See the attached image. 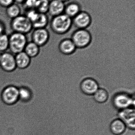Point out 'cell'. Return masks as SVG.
I'll list each match as a JSON object with an SVG mask.
<instances>
[{
    "mask_svg": "<svg viewBox=\"0 0 135 135\" xmlns=\"http://www.w3.org/2000/svg\"><path fill=\"white\" fill-rule=\"evenodd\" d=\"M110 128L113 134L115 135H120L125 132L127 127L124 123L118 118L112 122Z\"/></svg>",
    "mask_w": 135,
    "mask_h": 135,
    "instance_id": "ac0fdd59",
    "label": "cell"
},
{
    "mask_svg": "<svg viewBox=\"0 0 135 135\" xmlns=\"http://www.w3.org/2000/svg\"><path fill=\"white\" fill-rule=\"evenodd\" d=\"M65 5L60 0H50L48 13L52 17L64 13Z\"/></svg>",
    "mask_w": 135,
    "mask_h": 135,
    "instance_id": "7c38bea8",
    "label": "cell"
},
{
    "mask_svg": "<svg viewBox=\"0 0 135 135\" xmlns=\"http://www.w3.org/2000/svg\"><path fill=\"white\" fill-rule=\"evenodd\" d=\"M59 49L62 54L69 55L73 54L77 49L70 38L63 39L59 43Z\"/></svg>",
    "mask_w": 135,
    "mask_h": 135,
    "instance_id": "5bb4252c",
    "label": "cell"
},
{
    "mask_svg": "<svg viewBox=\"0 0 135 135\" xmlns=\"http://www.w3.org/2000/svg\"><path fill=\"white\" fill-rule=\"evenodd\" d=\"M30 34L28 42H33L39 47L46 43L50 37V32L47 28L33 29Z\"/></svg>",
    "mask_w": 135,
    "mask_h": 135,
    "instance_id": "8992f818",
    "label": "cell"
},
{
    "mask_svg": "<svg viewBox=\"0 0 135 135\" xmlns=\"http://www.w3.org/2000/svg\"><path fill=\"white\" fill-rule=\"evenodd\" d=\"M12 32H16L25 35L30 34L33 29L32 24L25 15H21L12 19L10 23Z\"/></svg>",
    "mask_w": 135,
    "mask_h": 135,
    "instance_id": "3957f363",
    "label": "cell"
},
{
    "mask_svg": "<svg viewBox=\"0 0 135 135\" xmlns=\"http://www.w3.org/2000/svg\"><path fill=\"white\" fill-rule=\"evenodd\" d=\"M49 17L46 13H39L36 20L32 23L33 29L46 28L49 25Z\"/></svg>",
    "mask_w": 135,
    "mask_h": 135,
    "instance_id": "e0dca14e",
    "label": "cell"
},
{
    "mask_svg": "<svg viewBox=\"0 0 135 135\" xmlns=\"http://www.w3.org/2000/svg\"><path fill=\"white\" fill-rule=\"evenodd\" d=\"M21 8L19 5L15 3H13L6 8V14L11 20L21 15Z\"/></svg>",
    "mask_w": 135,
    "mask_h": 135,
    "instance_id": "d6986e66",
    "label": "cell"
},
{
    "mask_svg": "<svg viewBox=\"0 0 135 135\" xmlns=\"http://www.w3.org/2000/svg\"><path fill=\"white\" fill-rule=\"evenodd\" d=\"M2 100L7 104H15L19 100L18 89L13 86H10L5 88L2 94Z\"/></svg>",
    "mask_w": 135,
    "mask_h": 135,
    "instance_id": "9c48e42d",
    "label": "cell"
},
{
    "mask_svg": "<svg viewBox=\"0 0 135 135\" xmlns=\"http://www.w3.org/2000/svg\"><path fill=\"white\" fill-rule=\"evenodd\" d=\"M9 47V36L6 34L0 35V51H7Z\"/></svg>",
    "mask_w": 135,
    "mask_h": 135,
    "instance_id": "603a6c76",
    "label": "cell"
},
{
    "mask_svg": "<svg viewBox=\"0 0 135 135\" xmlns=\"http://www.w3.org/2000/svg\"><path fill=\"white\" fill-rule=\"evenodd\" d=\"M15 58L17 67L21 69L27 67L31 61V58L24 51L15 55Z\"/></svg>",
    "mask_w": 135,
    "mask_h": 135,
    "instance_id": "9a60e30c",
    "label": "cell"
},
{
    "mask_svg": "<svg viewBox=\"0 0 135 135\" xmlns=\"http://www.w3.org/2000/svg\"><path fill=\"white\" fill-rule=\"evenodd\" d=\"M81 4L76 1L69 2L65 5L64 13L73 19L79 13L82 9Z\"/></svg>",
    "mask_w": 135,
    "mask_h": 135,
    "instance_id": "4fadbf2b",
    "label": "cell"
},
{
    "mask_svg": "<svg viewBox=\"0 0 135 135\" xmlns=\"http://www.w3.org/2000/svg\"><path fill=\"white\" fill-rule=\"evenodd\" d=\"M14 3L18 4H22L25 2V0H13Z\"/></svg>",
    "mask_w": 135,
    "mask_h": 135,
    "instance_id": "83f0119b",
    "label": "cell"
},
{
    "mask_svg": "<svg viewBox=\"0 0 135 135\" xmlns=\"http://www.w3.org/2000/svg\"><path fill=\"white\" fill-rule=\"evenodd\" d=\"M118 115V118L124 123L127 128L135 129V107H130L119 110Z\"/></svg>",
    "mask_w": 135,
    "mask_h": 135,
    "instance_id": "ba28073f",
    "label": "cell"
},
{
    "mask_svg": "<svg viewBox=\"0 0 135 135\" xmlns=\"http://www.w3.org/2000/svg\"><path fill=\"white\" fill-rule=\"evenodd\" d=\"M60 1H62L66 3V2H68L69 1L71 0H60Z\"/></svg>",
    "mask_w": 135,
    "mask_h": 135,
    "instance_id": "f1b7e54d",
    "label": "cell"
},
{
    "mask_svg": "<svg viewBox=\"0 0 135 135\" xmlns=\"http://www.w3.org/2000/svg\"><path fill=\"white\" fill-rule=\"evenodd\" d=\"M27 35L16 32H12L9 36V47L8 51L15 55L24 51L27 43Z\"/></svg>",
    "mask_w": 135,
    "mask_h": 135,
    "instance_id": "277c9868",
    "label": "cell"
},
{
    "mask_svg": "<svg viewBox=\"0 0 135 135\" xmlns=\"http://www.w3.org/2000/svg\"><path fill=\"white\" fill-rule=\"evenodd\" d=\"M77 48H83L88 46L92 42V35L89 29H75L71 38Z\"/></svg>",
    "mask_w": 135,
    "mask_h": 135,
    "instance_id": "5b68a950",
    "label": "cell"
},
{
    "mask_svg": "<svg viewBox=\"0 0 135 135\" xmlns=\"http://www.w3.org/2000/svg\"><path fill=\"white\" fill-rule=\"evenodd\" d=\"M115 94H109L105 89L100 87L93 95L94 100L99 104H103L108 101L110 97Z\"/></svg>",
    "mask_w": 135,
    "mask_h": 135,
    "instance_id": "2e32d148",
    "label": "cell"
},
{
    "mask_svg": "<svg viewBox=\"0 0 135 135\" xmlns=\"http://www.w3.org/2000/svg\"><path fill=\"white\" fill-rule=\"evenodd\" d=\"M25 12L24 15L31 21V23L36 20L39 13L34 9L25 10Z\"/></svg>",
    "mask_w": 135,
    "mask_h": 135,
    "instance_id": "cb8c5ba5",
    "label": "cell"
},
{
    "mask_svg": "<svg viewBox=\"0 0 135 135\" xmlns=\"http://www.w3.org/2000/svg\"><path fill=\"white\" fill-rule=\"evenodd\" d=\"M4 33L7 34L6 25L2 21L0 20V35Z\"/></svg>",
    "mask_w": 135,
    "mask_h": 135,
    "instance_id": "4316f807",
    "label": "cell"
},
{
    "mask_svg": "<svg viewBox=\"0 0 135 135\" xmlns=\"http://www.w3.org/2000/svg\"><path fill=\"white\" fill-rule=\"evenodd\" d=\"M100 87L98 82L91 78H85L82 81L80 85L82 92L89 96H93Z\"/></svg>",
    "mask_w": 135,
    "mask_h": 135,
    "instance_id": "30bf717a",
    "label": "cell"
},
{
    "mask_svg": "<svg viewBox=\"0 0 135 135\" xmlns=\"http://www.w3.org/2000/svg\"><path fill=\"white\" fill-rule=\"evenodd\" d=\"M37 1L38 0H25L22 5L25 10L33 9H35Z\"/></svg>",
    "mask_w": 135,
    "mask_h": 135,
    "instance_id": "d4e9b609",
    "label": "cell"
},
{
    "mask_svg": "<svg viewBox=\"0 0 135 135\" xmlns=\"http://www.w3.org/2000/svg\"><path fill=\"white\" fill-rule=\"evenodd\" d=\"M19 99L24 102H28L32 98L31 91L26 87H21L18 89Z\"/></svg>",
    "mask_w": 135,
    "mask_h": 135,
    "instance_id": "44dd1931",
    "label": "cell"
},
{
    "mask_svg": "<svg viewBox=\"0 0 135 135\" xmlns=\"http://www.w3.org/2000/svg\"><path fill=\"white\" fill-rule=\"evenodd\" d=\"M49 2L50 0H38L35 9L40 13L47 14Z\"/></svg>",
    "mask_w": 135,
    "mask_h": 135,
    "instance_id": "7402d4cb",
    "label": "cell"
},
{
    "mask_svg": "<svg viewBox=\"0 0 135 135\" xmlns=\"http://www.w3.org/2000/svg\"><path fill=\"white\" fill-rule=\"evenodd\" d=\"M0 65L6 71H11L17 68L15 55L9 51L3 52L0 60Z\"/></svg>",
    "mask_w": 135,
    "mask_h": 135,
    "instance_id": "8fae6325",
    "label": "cell"
},
{
    "mask_svg": "<svg viewBox=\"0 0 135 135\" xmlns=\"http://www.w3.org/2000/svg\"><path fill=\"white\" fill-rule=\"evenodd\" d=\"M50 30L55 34L63 35L69 32L73 27L72 19L63 13L52 17L49 24Z\"/></svg>",
    "mask_w": 135,
    "mask_h": 135,
    "instance_id": "6da1fadb",
    "label": "cell"
},
{
    "mask_svg": "<svg viewBox=\"0 0 135 135\" xmlns=\"http://www.w3.org/2000/svg\"><path fill=\"white\" fill-rule=\"evenodd\" d=\"M3 52H1L0 51V60H1V57L2 55V54Z\"/></svg>",
    "mask_w": 135,
    "mask_h": 135,
    "instance_id": "f546056e",
    "label": "cell"
},
{
    "mask_svg": "<svg viewBox=\"0 0 135 135\" xmlns=\"http://www.w3.org/2000/svg\"><path fill=\"white\" fill-rule=\"evenodd\" d=\"M72 21L76 29H88L92 25V19L88 12L82 10L72 19Z\"/></svg>",
    "mask_w": 135,
    "mask_h": 135,
    "instance_id": "52a82bcc",
    "label": "cell"
},
{
    "mask_svg": "<svg viewBox=\"0 0 135 135\" xmlns=\"http://www.w3.org/2000/svg\"><path fill=\"white\" fill-rule=\"evenodd\" d=\"M111 100L113 106L118 111L130 107H135V94L121 91L115 94Z\"/></svg>",
    "mask_w": 135,
    "mask_h": 135,
    "instance_id": "7a4b0ae2",
    "label": "cell"
},
{
    "mask_svg": "<svg viewBox=\"0 0 135 135\" xmlns=\"http://www.w3.org/2000/svg\"><path fill=\"white\" fill-rule=\"evenodd\" d=\"M13 3V0H0V6L6 8Z\"/></svg>",
    "mask_w": 135,
    "mask_h": 135,
    "instance_id": "484cf974",
    "label": "cell"
},
{
    "mask_svg": "<svg viewBox=\"0 0 135 135\" xmlns=\"http://www.w3.org/2000/svg\"><path fill=\"white\" fill-rule=\"evenodd\" d=\"M39 46L33 42H27L25 47L24 51L30 58L35 57L39 54Z\"/></svg>",
    "mask_w": 135,
    "mask_h": 135,
    "instance_id": "ffe728a7",
    "label": "cell"
}]
</instances>
